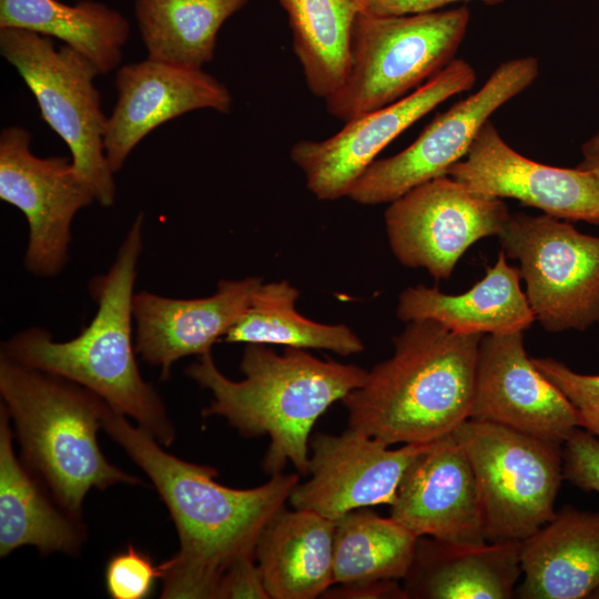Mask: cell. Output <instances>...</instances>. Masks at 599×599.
Instances as JSON below:
<instances>
[{
  "label": "cell",
  "instance_id": "cell-1",
  "mask_svg": "<svg viewBox=\"0 0 599 599\" xmlns=\"http://www.w3.org/2000/svg\"><path fill=\"white\" fill-rule=\"evenodd\" d=\"M102 429L150 478L174 521L180 548L160 565L164 599H216L223 572L255 557L258 538L284 508L298 474H275L265 484L237 489L215 480L216 469L173 456L126 416L103 406Z\"/></svg>",
  "mask_w": 599,
  "mask_h": 599
},
{
  "label": "cell",
  "instance_id": "cell-2",
  "mask_svg": "<svg viewBox=\"0 0 599 599\" xmlns=\"http://www.w3.org/2000/svg\"><path fill=\"white\" fill-rule=\"evenodd\" d=\"M241 370V380L226 377L207 352L185 373L212 394L204 417H223L244 437H268L262 467L270 476L283 473L287 463L307 475L313 426L332 404L359 387L368 372L301 348L286 347L280 355L264 344H246Z\"/></svg>",
  "mask_w": 599,
  "mask_h": 599
},
{
  "label": "cell",
  "instance_id": "cell-3",
  "mask_svg": "<svg viewBox=\"0 0 599 599\" xmlns=\"http://www.w3.org/2000/svg\"><path fill=\"white\" fill-rule=\"evenodd\" d=\"M142 250L143 213H139L109 271L89 284L98 304L90 324L67 342L54 341L44 328L29 327L7 339L1 353L88 388L161 445L170 446L175 427L162 397L143 379L132 341L134 284Z\"/></svg>",
  "mask_w": 599,
  "mask_h": 599
},
{
  "label": "cell",
  "instance_id": "cell-4",
  "mask_svg": "<svg viewBox=\"0 0 599 599\" xmlns=\"http://www.w3.org/2000/svg\"><path fill=\"white\" fill-rule=\"evenodd\" d=\"M394 337V353L377 363L342 403L348 426L387 446L425 444L469 418L481 334L456 333L420 319Z\"/></svg>",
  "mask_w": 599,
  "mask_h": 599
},
{
  "label": "cell",
  "instance_id": "cell-5",
  "mask_svg": "<svg viewBox=\"0 0 599 599\" xmlns=\"http://www.w3.org/2000/svg\"><path fill=\"white\" fill-rule=\"evenodd\" d=\"M0 394L23 463L69 514L81 518L93 488L142 483L103 455L97 435L105 402L93 392L1 353Z\"/></svg>",
  "mask_w": 599,
  "mask_h": 599
},
{
  "label": "cell",
  "instance_id": "cell-6",
  "mask_svg": "<svg viewBox=\"0 0 599 599\" xmlns=\"http://www.w3.org/2000/svg\"><path fill=\"white\" fill-rule=\"evenodd\" d=\"M469 19L466 6L405 16L359 13L348 71L325 100L327 112L345 123L409 94L454 60Z\"/></svg>",
  "mask_w": 599,
  "mask_h": 599
},
{
  "label": "cell",
  "instance_id": "cell-7",
  "mask_svg": "<svg viewBox=\"0 0 599 599\" xmlns=\"http://www.w3.org/2000/svg\"><path fill=\"white\" fill-rule=\"evenodd\" d=\"M454 434L474 473L487 542L522 541L555 517L561 444L473 418Z\"/></svg>",
  "mask_w": 599,
  "mask_h": 599
},
{
  "label": "cell",
  "instance_id": "cell-8",
  "mask_svg": "<svg viewBox=\"0 0 599 599\" xmlns=\"http://www.w3.org/2000/svg\"><path fill=\"white\" fill-rule=\"evenodd\" d=\"M0 52L33 94L43 121L69 148L95 202L111 206L115 183L104 152L108 118L94 84L98 69L70 47L57 49L52 38L21 29H0Z\"/></svg>",
  "mask_w": 599,
  "mask_h": 599
},
{
  "label": "cell",
  "instance_id": "cell-9",
  "mask_svg": "<svg viewBox=\"0 0 599 599\" xmlns=\"http://www.w3.org/2000/svg\"><path fill=\"white\" fill-rule=\"evenodd\" d=\"M498 238L520 263L528 303L546 331H585L599 322V236L548 214L519 212Z\"/></svg>",
  "mask_w": 599,
  "mask_h": 599
},
{
  "label": "cell",
  "instance_id": "cell-10",
  "mask_svg": "<svg viewBox=\"0 0 599 599\" xmlns=\"http://www.w3.org/2000/svg\"><path fill=\"white\" fill-rule=\"evenodd\" d=\"M538 73L534 57L501 63L477 92L438 114L405 150L375 160L347 197L364 205L390 203L425 182L447 175L448 169L466 155L489 116L527 89Z\"/></svg>",
  "mask_w": 599,
  "mask_h": 599
},
{
  "label": "cell",
  "instance_id": "cell-11",
  "mask_svg": "<svg viewBox=\"0 0 599 599\" xmlns=\"http://www.w3.org/2000/svg\"><path fill=\"white\" fill-rule=\"evenodd\" d=\"M509 215L501 199L444 175L390 202L385 225L392 252L403 265L448 278L474 243L498 236Z\"/></svg>",
  "mask_w": 599,
  "mask_h": 599
},
{
  "label": "cell",
  "instance_id": "cell-12",
  "mask_svg": "<svg viewBox=\"0 0 599 599\" xmlns=\"http://www.w3.org/2000/svg\"><path fill=\"white\" fill-rule=\"evenodd\" d=\"M31 140L24 128L1 131L0 199L27 219L26 268L33 275L52 277L68 262L74 216L95 197L71 159L39 158L31 150Z\"/></svg>",
  "mask_w": 599,
  "mask_h": 599
},
{
  "label": "cell",
  "instance_id": "cell-13",
  "mask_svg": "<svg viewBox=\"0 0 599 599\" xmlns=\"http://www.w3.org/2000/svg\"><path fill=\"white\" fill-rule=\"evenodd\" d=\"M475 81L471 65L454 59L412 93L345 122L334 135L295 143L291 159L316 199L333 201L347 196L385 146L441 102L471 89Z\"/></svg>",
  "mask_w": 599,
  "mask_h": 599
},
{
  "label": "cell",
  "instance_id": "cell-14",
  "mask_svg": "<svg viewBox=\"0 0 599 599\" xmlns=\"http://www.w3.org/2000/svg\"><path fill=\"white\" fill-rule=\"evenodd\" d=\"M430 443L390 449L351 427L339 435L317 433L309 440V478L288 501L333 521L356 509L390 506L407 468Z\"/></svg>",
  "mask_w": 599,
  "mask_h": 599
},
{
  "label": "cell",
  "instance_id": "cell-15",
  "mask_svg": "<svg viewBox=\"0 0 599 599\" xmlns=\"http://www.w3.org/2000/svg\"><path fill=\"white\" fill-rule=\"evenodd\" d=\"M469 418L561 445L580 427L573 406L528 357L522 331L483 335Z\"/></svg>",
  "mask_w": 599,
  "mask_h": 599
},
{
  "label": "cell",
  "instance_id": "cell-16",
  "mask_svg": "<svg viewBox=\"0 0 599 599\" xmlns=\"http://www.w3.org/2000/svg\"><path fill=\"white\" fill-rule=\"evenodd\" d=\"M447 175L481 194L515 199L561 220L599 224V182L592 174L525 158L489 120Z\"/></svg>",
  "mask_w": 599,
  "mask_h": 599
},
{
  "label": "cell",
  "instance_id": "cell-17",
  "mask_svg": "<svg viewBox=\"0 0 599 599\" xmlns=\"http://www.w3.org/2000/svg\"><path fill=\"white\" fill-rule=\"evenodd\" d=\"M116 102L106 120L104 152L116 173L133 149L154 129L187 112L212 109L227 113V88L204 72L146 58L121 67Z\"/></svg>",
  "mask_w": 599,
  "mask_h": 599
},
{
  "label": "cell",
  "instance_id": "cell-18",
  "mask_svg": "<svg viewBox=\"0 0 599 599\" xmlns=\"http://www.w3.org/2000/svg\"><path fill=\"white\" fill-rule=\"evenodd\" d=\"M389 517L416 537L487 542L474 473L454 433L432 441L409 465Z\"/></svg>",
  "mask_w": 599,
  "mask_h": 599
},
{
  "label": "cell",
  "instance_id": "cell-19",
  "mask_svg": "<svg viewBox=\"0 0 599 599\" xmlns=\"http://www.w3.org/2000/svg\"><path fill=\"white\" fill-rule=\"evenodd\" d=\"M262 280H222L214 294L200 298H172L148 291L134 293L135 349L158 366L166 380L180 358L211 352L213 344L250 308Z\"/></svg>",
  "mask_w": 599,
  "mask_h": 599
},
{
  "label": "cell",
  "instance_id": "cell-20",
  "mask_svg": "<svg viewBox=\"0 0 599 599\" xmlns=\"http://www.w3.org/2000/svg\"><path fill=\"white\" fill-rule=\"evenodd\" d=\"M10 416L0 406V556L33 546L43 556H75L85 542L81 518L65 511L18 458Z\"/></svg>",
  "mask_w": 599,
  "mask_h": 599
},
{
  "label": "cell",
  "instance_id": "cell-21",
  "mask_svg": "<svg viewBox=\"0 0 599 599\" xmlns=\"http://www.w3.org/2000/svg\"><path fill=\"white\" fill-rule=\"evenodd\" d=\"M522 599L589 598L599 587V511L565 506L521 541Z\"/></svg>",
  "mask_w": 599,
  "mask_h": 599
},
{
  "label": "cell",
  "instance_id": "cell-22",
  "mask_svg": "<svg viewBox=\"0 0 599 599\" xmlns=\"http://www.w3.org/2000/svg\"><path fill=\"white\" fill-rule=\"evenodd\" d=\"M521 541L457 545L418 537L404 578L407 598L508 599L521 576Z\"/></svg>",
  "mask_w": 599,
  "mask_h": 599
},
{
  "label": "cell",
  "instance_id": "cell-23",
  "mask_svg": "<svg viewBox=\"0 0 599 599\" xmlns=\"http://www.w3.org/2000/svg\"><path fill=\"white\" fill-rule=\"evenodd\" d=\"M520 271L507 263L501 251L485 276L467 292L441 293L417 285L398 297L397 317L405 322L432 319L464 334H502L528 329L535 315L520 287Z\"/></svg>",
  "mask_w": 599,
  "mask_h": 599
},
{
  "label": "cell",
  "instance_id": "cell-24",
  "mask_svg": "<svg viewBox=\"0 0 599 599\" xmlns=\"http://www.w3.org/2000/svg\"><path fill=\"white\" fill-rule=\"evenodd\" d=\"M335 525L316 512L285 507L268 521L255 560L271 599H314L334 586Z\"/></svg>",
  "mask_w": 599,
  "mask_h": 599
},
{
  "label": "cell",
  "instance_id": "cell-25",
  "mask_svg": "<svg viewBox=\"0 0 599 599\" xmlns=\"http://www.w3.org/2000/svg\"><path fill=\"white\" fill-rule=\"evenodd\" d=\"M11 28L55 38L106 74L119 67L130 22L119 11L93 0H0V29Z\"/></svg>",
  "mask_w": 599,
  "mask_h": 599
},
{
  "label": "cell",
  "instance_id": "cell-26",
  "mask_svg": "<svg viewBox=\"0 0 599 599\" xmlns=\"http://www.w3.org/2000/svg\"><path fill=\"white\" fill-rule=\"evenodd\" d=\"M248 0H135L149 59L202 69L213 59L222 24Z\"/></svg>",
  "mask_w": 599,
  "mask_h": 599
},
{
  "label": "cell",
  "instance_id": "cell-27",
  "mask_svg": "<svg viewBox=\"0 0 599 599\" xmlns=\"http://www.w3.org/2000/svg\"><path fill=\"white\" fill-rule=\"evenodd\" d=\"M293 49L309 91L324 101L343 84L349 65L356 0H280Z\"/></svg>",
  "mask_w": 599,
  "mask_h": 599
},
{
  "label": "cell",
  "instance_id": "cell-28",
  "mask_svg": "<svg viewBox=\"0 0 599 599\" xmlns=\"http://www.w3.org/2000/svg\"><path fill=\"white\" fill-rule=\"evenodd\" d=\"M298 296L300 291L287 281L262 282L247 312L223 339L326 349L342 356L363 352L362 339L346 325L322 324L301 315L295 308Z\"/></svg>",
  "mask_w": 599,
  "mask_h": 599
},
{
  "label": "cell",
  "instance_id": "cell-29",
  "mask_svg": "<svg viewBox=\"0 0 599 599\" xmlns=\"http://www.w3.org/2000/svg\"><path fill=\"white\" fill-rule=\"evenodd\" d=\"M417 539L393 518L369 508L346 514L335 525L334 585L404 579Z\"/></svg>",
  "mask_w": 599,
  "mask_h": 599
},
{
  "label": "cell",
  "instance_id": "cell-30",
  "mask_svg": "<svg viewBox=\"0 0 599 599\" xmlns=\"http://www.w3.org/2000/svg\"><path fill=\"white\" fill-rule=\"evenodd\" d=\"M531 359L573 406L580 427L599 438V375L577 373L550 357Z\"/></svg>",
  "mask_w": 599,
  "mask_h": 599
},
{
  "label": "cell",
  "instance_id": "cell-31",
  "mask_svg": "<svg viewBox=\"0 0 599 599\" xmlns=\"http://www.w3.org/2000/svg\"><path fill=\"white\" fill-rule=\"evenodd\" d=\"M161 567L133 545L113 555L106 564L105 588L112 599H144L161 579Z\"/></svg>",
  "mask_w": 599,
  "mask_h": 599
},
{
  "label": "cell",
  "instance_id": "cell-32",
  "mask_svg": "<svg viewBox=\"0 0 599 599\" xmlns=\"http://www.w3.org/2000/svg\"><path fill=\"white\" fill-rule=\"evenodd\" d=\"M564 479L599 494V438L577 427L562 444Z\"/></svg>",
  "mask_w": 599,
  "mask_h": 599
},
{
  "label": "cell",
  "instance_id": "cell-33",
  "mask_svg": "<svg viewBox=\"0 0 599 599\" xmlns=\"http://www.w3.org/2000/svg\"><path fill=\"white\" fill-rule=\"evenodd\" d=\"M271 599L255 557L236 560L223 572L216 599Z\"/></svg>",
  "mask_w": 599,
  "mask_h": 599
},
{
  "label": "cell",
  "instance_id": "cell-34",
  "mask_svg": "<svg viewBox=\"0 0 599 599\" xmlns=\"http://www.w3.org/2000/svg\"><path fill=\"white\" fill-rule=\"evenodd\" d=\"M361 13L388 17L432 12L446 4L473 0H356ZM496 6L505 0H476Z\"/></svg>",
  "mask_w": 599,
  "mask_h": 599
},
{
  "label": "cell",
  "instance_id": "cell-35",
  "mask_svg": "<svg viewBox=\"0 0 599 599\" xmlns=\"http://www.w3.org/2000/svg\"><path fill=\"white\" fill-rule=\"evenodd\" d=\"M324 593L326 598H353V599H373L392 598L407 599L403 587H399L396 580H380L354 585H335Z\"/></svg>",
  "mask_w": 599,
  "mask_h": 599
},
{
  "label": "cell",
  "instance_id": "cell-36",
  "mask_svg": "<svg viewBox=\"0 0 599 599\" xmlns=\"http://www.w3.org/2000/svg\"><path fill=\"white\" fill-rule=\"evenodd\" d=\"M585 158H599V132L582 145Z\"/></svg>",
  "mask_w": 599,
  "mask_h": 599
},
{
  "label": "cell",
  "instance_id": "cell-37",
  "mask_svg": "<svg viewBox=\"0 0 599 599\" xmlns=\"http://www.w3.org/2000/svg\"><path fill=\"white\" fill-rule=\"evenodd\" d=\"M577 167L589 172L599 182V158H585Z\"/></svg>",
  "mask_w": 599,
  "mask_h": 599
}]
</instances>
